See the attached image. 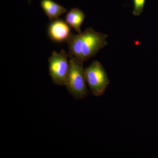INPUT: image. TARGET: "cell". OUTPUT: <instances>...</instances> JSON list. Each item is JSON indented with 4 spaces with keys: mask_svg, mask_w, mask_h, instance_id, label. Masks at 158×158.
<instances>
[{
    "mask_svg": "<svg viewBox=\"0 0 158 158\" xmlns=\"http://www.w3.org/2000/svg\"><path fill=\"white\" fill-rule=\"evenodd\" d=\"M108 37L107 34L97 32L91 27L83 33L73 34L67 42L69 56L84 63L107 45Z\"/></svg>",
    "mask_w": 158,
    "mask_h": 158,
    "instance_id": "6da1fadb",
    "label": "cell"
},
{
    "mask_svg": "<svg viewBox=\"0 0 158 158\" xmlns=\"http://www.w3.org/2000/svg\"><path fill=\"white\" fill-rule=\"evenodd\" d=\"M69 69L65 86L69 93L75 98L82 99L88 96L85 69L83 63L74 57L69 56Z\"/></svg>",
    "mask_w": 158,
    "mask_h": 158,
    "instance_id": "7a4b0ae2",
    "label": "cell"
},
{
    "mask_svg": "<svg viewBox=\"0 0 158 158\" xmlns=\"http://www.w3.org/2000/svg\"><path fill=\"white\" fill-rule=\"evenodd\" d=\"M69 55L64 50L60 52L53 51L48 59L49 73L53 83L65 86L69 69Z\"/></svg>",
    "mask_w": 158,
    "mask_h": 158,
    "instance_id": "3957f363",
    "label": "cell"
},
{
    "mask_svg": "<svg viewBox=\"0 0 158 158\" xmlns=\"http://www.w3.org/2000/svg\"><path fill=\"white\" fill-rule=\"evenodd\" d=\"M86 82L91 94L99 96L104 93L110 84V80L105 69L100 62L95 61L85 69Z\"/></svg>",
    "mask_w": 158,
    "mask_h": 158,
    "instance_id": "277c9868",
    "label": "cell"
},
{
    "mask_svg": "<svg viewBox=\"0 0 158 158\" xmlns=\"http://www.w3.org/2000/svg\"><path fill=\"white\" fill-rule=\"evenodd\" d=\"M47 34L53 42L62 44L66 42L73 34L71 27L68 23L62 19L51 21L47 28Z\"/></svg>",
    "mask_w": 158,
    "mask_h": 158,
    "instance_id": "5b68a950",
    "label": "cell"
},
{
    "mask_svg": "<svg viewBox=\"0 0 158 158\" xmlns=\"http://www.w3.org/2000/svg\"><path fill=\"white\" fill-rule=\"evenodd\" d=\"M40 5L50 20L58 19L62 14L67 12V9L53 0H41Z\"/></svg>",
    "mask_w": 158,
    "mask_h": 158,
    "instance_id": "8992f818",
    "label": "cell"
},
{
    "mask_svg": "<svg viewBox=\"0 0 158 158\" xmlns=\"http://www.w3.org/2000/svg\"><path fill=\"white\" fill-rule=\"evenodd\" d=\"M85 18L84 12L81 9L75 8L71 9L66 14L65 21L78 34L81 33V26Z\"/></svg>",
    "mask_w": 158,
    "mask_h": 158,
    "instance_id": "52a82bcc",
    "label": "cell"
},
{
    "mask_svg": "<svg viewBox=\"0 0 158 158\" xmlns=\"http://www.w3.org/2000/svg\"><path fill=\"white\" fill-rule=\"evenodd\" d=\"M146 0H133L134 9L133 15L135 16H139L143 12Z\"/></svg>",
    "mask_w": 158,
    "mask_h": 158,
    "instance_id": "ba28073f",
    "label": "cell"
},
{
    "mask_svg": "<svg viewBox=\"0 0 158 158\" xmlns=\"http://www.w3.org/2000/svg\"><path fill=\"white\" fill-rule=\"evenodd\" d=\"M31 1H32V0H28V2L29 4H31Z\"/></svg>",
    "mask_w": 158,
    "mask_h": 158,
    "instance_id": "9c48e42d",
    "label": "cell"
}]
</instances>
